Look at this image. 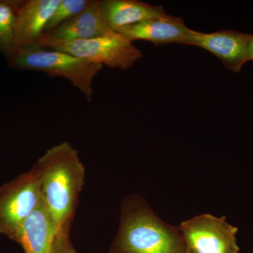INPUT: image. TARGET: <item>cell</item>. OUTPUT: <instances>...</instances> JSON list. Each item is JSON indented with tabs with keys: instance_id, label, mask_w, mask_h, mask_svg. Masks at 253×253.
<instances>
[{
	"instance_id": "5b68a950",
	"label": "cell",
	"mask_w": 253,
	"mask_h": 253,
	"mask_svg": "<svg viewBox=\"0 0 253 253\" xmlns=\"http://www.w3.org/2000/svg\"><path fill=\"white\" fill-rule=\"evenodd\" d=\"M46 49L63 51L89 62L123 71L132 67L143 56L132 42L116 31L91 39L53 44Z\"/></svg>"
},
{
	"instance_id": "7a4b0ae2",
	"label": "cell",
	"mask_w": 253,
	"mask_h": 253,
	"mask_svg": "<svg viewBox=\"0 0 253 253\" xmlns=\"http://www.w3.org/2000/svg\"><path fill=\"white\" fill-rule=\"evenodd\" d=\"M108 253H189L179 227L168 224L137 194L121 206L119 228Z\"/></svg>"
},
{
	"instance_id": "30bf717a",
	"label": "cell",
	"mask_w": 253,
	"mask_h": 253,
	"mask_svg": "<svg viewBox=\"0 0 253 253\" xmlns=\"http://www.w3.org/2000/svg\"><path fill=\"white\" fill-rule=\"evenodd\" d=\"M60 0H23L15 32L16 48L40 46L44 28Z\"/></svg>"
},
{
	"instance_id": "6da1fadb",
	"label": "cell",
	"mask_w": 253,
	"mask_h": 253,
	"mask_svg": "<svg viewBox=\"0 0 253 253\" xmlns=\"http://www.w3.org/2000/svg\"><path fill=\"white\" fill-rule=\"evenodd\" d=\"M34 166L39 173L42 200L58 234L70 231L85 179L77 150L68 141L54 145Z\"/></svg>"
},
{
	"instance_id": "8992f818",
	"label": "cell",
	"mask_w": 253,
	"mask_h": 253,
	"mask_svg": "<svg viewBox=\"0 0 253 253\" xmlns=\"http://www.w3.org/2000/svg\"><path fill=\"white\" fill-rule=\"evenodd\" d=\"M179 228L189 253H239V229L225 217L200 214L183 221Z\"/></svg>"
},
{
	"instance_id": "7c38bea8",
	"label": "cell",
	"mask_w": 253,
	"mask_h": 253,
	"mask_svg": "<svg viewBox=\"0 0 253 253\" xmlns=\"http://www.w3.org/2000/svg\"><path fill=\"white\" fill-rule=\"evenodd\" d=\"M101 6L106 22L114 31L168 15L163 6L137 0H104Z\"/></svg>"
},
{
	"instance_id": "4fadbf2b",
	"label": "cell",
	"mask_w": 253,
	"mask_h": 253,
	"mask_svg": "<svg viewBox=\"0 0 253 253\" xmlns=\"http://www.w3.org/2000/svg\"><path fill=\"white\" fill-rule=\"evenodd\" d=\"M23 0H0V52L5 56L16 48L15 32Z\"/></svg>"
},
{
	"instance_id": "52a82bcc",
	"label": "cell",
	"mask_w": 253,
	"mask_h": 253,
	"mask_svg": "<svg viewBox=\"0 0 253 253\" xmlns=\"http://www.w3.org/2000/svg\"><path fill=\"white\" fill-rule=\"evenodd\" d=\"M249 35L236 31L222 30L204 33L191 30L184 44L207 50L217 56L228 69L238 73L249 61Z\"/></svg>"
},
{
	"instance_id": "2e32d148",
	"label": "cell",
	"mask_w": 253,
	"mask_h": 253,
	"mask_svg": "<svg viewBox=\"0 0 253 253\" xmlns=\"http://www.w3.org/2000/svg\"><path fill=\"white\" fill-rule=\"evenodd\" d=\"M248 53H249V61H253V34L249 35Z\"/></svg>"
},
{
	"instance_id": "8fae6325",
	"label": "cell",
	"mask_w": 253,
	"mask_h": 253,
	"mask_svg": "<svg viewBox=\"0 0 253 253\" xmlns=\"http://www.w3.org/2000/svg\"><path fill=\"white\" fill-rule=\"evenodd\" d=\"M57 235L52 218L42 201L23 223L16 243L25 253H52Z\"/></svg>"
},
{
	"instance_id": "277c9868",
	"label": "cell",
	"mask_w": 253,
	"mask_h": 253,
	"mask_svg": "<svg viewBox=\"0 0 253 253\" xmlns=\"http://www.w3.org/2000/svg\"><path fill=\"white\" fill-rule=\"evenodd\" d=\"M42 201L39 173L34 166L0 186V234L16 242L23 223Z\"/></svg>"
},
{
	"instance_id": "3957f363",
	"label": "cell",
	"mask_w": 253,
	"mask_h": 253,
	"mask_svg": "<svg viewBox=\"0 0 253 253\" xmlns=\"http://www.w3.org/2000/svg\"><path fill=\"white\" fill-rule=\"evenodd\" d=\"M9 67L65 78L92 101V84L103 66L41 46H18L6 56Z\"/></svg>"
},
{
	"instance_id": "9c48e42d",
	"label": "cell",
	"mask_w": 253,
	"mask_h": 253,
	"mask_svg": "<svg viewBox=\"0 0 253 253\" xmlns=\"http://www.w3.org/2000/svg\"><path fill=\"white\" fill-rule=\"evenodd\" d=\"M190 31L181 18L168 14L121 28L116 32L132 42L141 40L151 42L155 45H162L172 43L184 44Z\"/></svg>"
},
{
	"instance_id": "ba28073f",
	"label": "cell",
	"mask_w": 253,
	"mask_h": 253,
	"mask_svg": "<svg viewBox=\"0 0 253 253\" xmlns=\"http://www.w3.org/2000/svg\"><path fill=\"white\" fill-rule=\"evenodd\" d=\"M111 31H114L105 19L101 1L90 0L81 13L43 35L40 46L48 48L59 43L91 39Z\"/></svg>"
},
{
	"instance_id": "5bb4252c",
	"label": "cell",
	"mask_w": 253,
	"mask_h": 253,
	"mask_svg": "<svg viewBox=\"0 0 253 253\" xmlns=\"http://www.w3.org/2000/svg\"><path fill=\"white\" fill-rule=\"evenodd\" d=\"M89 1L90 0H60L46 23L44 34L81 13L89 4Z\"/></svg>"
},
{
	"instance_id": "9a60e30c",
	"label": "cell",
	"mask_w": 253,
	"mask_h": 253,
	"mask_svg": "<svg viewBox=\"0 0 253 253\" xmlns=\"http://www.w3.org/2000/svg\"><path fill=\"white\" fill-rule=\"evenodd\" d=\"M69 232L62 231L56 236L52 253H78L71 242Z\"/></svg>"
}]
</instances>
